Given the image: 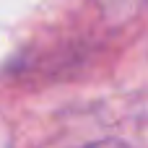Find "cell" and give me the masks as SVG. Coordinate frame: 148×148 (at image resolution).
<instances>
[{
  "label": "cell",
  "instance_id": "obj_1",
  "mask_svg": "<svg viewBox=\"0 0 148 148\" xmlns=\"http://www.w3.org/2000/svg\"><path fill=\"white\" fill-rule=\"evenodd\" d=\"M88 148H130V146H125L120 140H99V143H91Z\"/></svg>",
  "mask_w": 148,
  "mask_h": 148
}]
</instances>
